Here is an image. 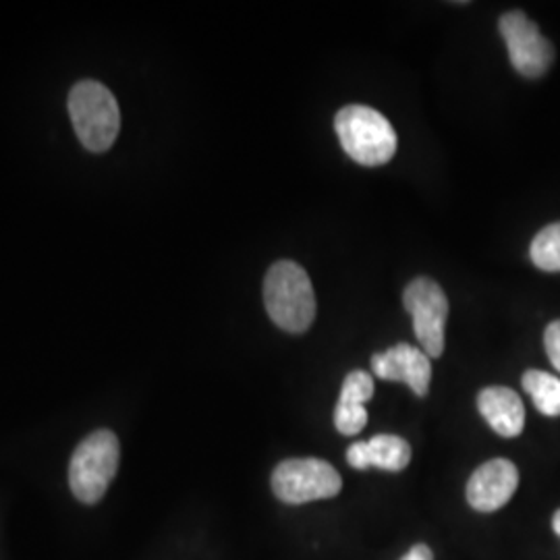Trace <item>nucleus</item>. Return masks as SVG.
Segmentation results:
<instances>
[{
	"mask_svg": "<svg viewBox=\"0 0 560 560\" xmlns=\"http://www.w3.org/2000/svg\"><path fill=\"white\" fill-rule=\"evenodd\" d=\"M69 115L78 138L90 152H106L119 136V104L98 81H80L71 90Z\"/></svg>",
	"mask_w": 560,
	"mask_h": 560,
	"instance_id": "nucleus-3",
	"label": "nucleus"
},
{
	"mask_svg": "<svg viewBox=\"0 0 560 560\" xmlns=\"http://www.w3.org/2000/svg\"><path fill=\"white\" fill-rule=\"evenodd\" d=\"M402 303L413 318V332L421 351L428 358H441L444 353V326L448 318V300L441 284L430 279H416L407 284Z\"/></svg>",
	"mask_w": 560,
	"mask_h": 560,
	"instance_id": "nucleus-6",
	"label": "nucleus"
},
{
	"mask_svg": "<svg viewBox=\"0 0 560 560\" xmlns=\"http://www.w3.org/2000/svg\"><path fill=\"white\" fill-rule=\"evenodd\" d=\"M520 486V471L509 459H492L483 463L467 481L465 497L471 509L480 513L499 511L513 499Z\"/></svg>",
	"mask_w": 560,
	"mask_h": 560,
	"instance_id": "nucleus-8",
	"label": "nucleus"
},
{
	"mask_svg": "<svg viewBox=\"0 0 560 560\" xmlns=\"http://www.w3.org/2000/svg\"><path fill=\"white\" fill-rule=\"evenodd\" d=\"M411 460V446L400 436L393 434H378L365 442H355L347 451V463L365 471L370 467H378L390 474H399Z\"/></svg>",
	"mask_w": 560,
	"mask_h": 560,
	"instance_id": "nucleus-10",
	"label": "nucleus"
},
{
	"mask_svg": "<svg viewBox=\"0 0 560 560\" xmlns=\"http://www.w3.org/2000/svg\"><path fill=\"white\" fill-rule=\"evenodd\" d=\"M372 370L382 381L405 382L418 397H425L432 381L430 358L411 345H395L372 358Z\"/></svg>",
	"mask_w": 560,
	"mask_h": 560,
	"instance_id": "nucleus-9",
	"label": "nucleus"
},
{
	"mask_svg": "<svg viewBox=\"0 0 560 560\" xmlns=\"http://www.w3.org/2000/svg\"><path fill=\"white\" fill-rule=\"evenodd\" d=\"M264 303L272 322L293 335L305 332L316 318L312 280L300 264L277 261L264 279Z\"/></svg>",
	"mask_w": 560,
	"mask_h": 560,
	"instance_id": "nucleus-1",
	"label": "nucleus"
},
{
	"mask_svg": "<svg viewBox=\"0 0 560 560\" xmlns=\"http://www.w3.org/2000/svg\"><path fill=\"white\" fill-rule=\"evenodd\" d=\"M119 439L110 430H98L78 444L69 465V486L78 501L96 504L104 499L119 469Z\"/></svg>",
	"mask_w": 560,
	"mask_h": 560,
	"instance_id": "nucleus-4",
	"label": "nucleus"
},
{
	"mask_svg": "<svg viewBox=\"0 0 560 560\" xmlns=\"http://www.w3.org/2000/svg\"><path fill=\"white\" fill-rule=\"evenodd\" d=\"M340 488L339 471L322 459L282 460L272 474V490L287 504L335 499Z\"/></svg>",
	"mask_w": 560,
	"mask_h": 560,
	"instance_id": "nucleus-5",
	"label": "nucleus"
},
{
	"mask_svg": "<svg viewBox=\"0 0 560 560\" xmlns=\"http://www.w3.org/2000/svg\"><path fill=\"white\" fill-rule=\"evenodd\" d=\"M372 397H374V378L368 372L355 370V372L347 374V378L342 382V388H340L339 402L363 407Z\"/></svg>",
	"mask_w": 560,
	"mask_h": 560,
	"instance_id": "nucleus-14",
	"label": "nucleus"
},
{
	"mask_svg": "<svg viewBox=\"0 0 560 560\" xmlns=\"http://www.w3.org/2000/svg\"><path fill=\"white\" fill-rule=\"evenodd\" d=\"M552 527H555V534L560 536V509L555 513V520H552Z\"/></svg>",
	"mask_w": 560,
	"mask_h": 560,
	"instance_id": "nucleus-18",
	"label": "nucleus"
},
{
	"mask_svg": "<svg viewBox=\"0 0 560 560\" xmlns=\"http://www.w3.org/2000/svg\"><path fill=\"white\" fill-rule=\"evenodd\" d=\"M481 418L502 439H517L525 425V407L520 395L506 386H490L478 395Z\"/></svg>",
	"mask_w": 560,
	"mask_h": 560,
	"instance_id": "nucleus-11",
	"label": "nucleus"
},
{
	"mask_svg": "<svg viewBox=\"0 0 560 560\" xmlns=\"http://www.w3.org/2000/svg\"><path fill=\"white\" fill-rule=\"evenodd\" d=\"M368 423V409L360 405H342L337 402L335 409V425L340 434L345 436H355Z\"/></svg>",
	"mask_w": 560,
	"mask_h": 560,
	"instance_id": "nucleus-15",
	"label": "nucleus"
},
{
	"mask_svg": "<svg viewBox=\"0 0 560 560\" xmlns=\"http://www.w3.org/2000/svg\"><path fill=\"white\" fill-rule=\"evenodd\" d=\"M544 345H546V353L552 361V365L560 372V320L548 324V328L544 332Z\"/></svg>",
	"mask_w": 560,
	"mask_h": 560,
	"instance_id": "nucleus-16",
	"label": "nucleus"
},
{
	"mask_svg": "<svg viewBox=\"0 0 560 560\" xmlns=\"http://www.w3.org/2000/svg\"><path fill=\"white\" fill-rule=\"evenodd\" d=\"M335 129L347 156L363 166L386 164L397 152V133L390 120L370 106L351 104L340 108Z\"/></svg>",
	"mask_w": 560,
	"mask_h": 560,
	"instance_id": "nucleus-2",
	"label": "nucleus"
},
{
	"mask_svg": "<svg viewBox=\"0 0 560 560\" xmlns=\"http://www.w3.org/2000/svg\"><path fill=\"white\" fill-rule=\"evenodd\" d=\"M532 261L544 272H560V222L548 224L532 241Z\"/></svg>",
	"mask_w": 560,
	"mask_h": 560,
	"instance_id": "nucleus-13",
	"label": "nucleus"
},
{
	"mask_svg": "<svg viewBox=\"0 0 560 560\" xmlns=\"http://www.w3.org/2000/svg\"><path fill=\"white\" fill-rule=\"evenodd\" d=\"M521 382L523 390L532 397L540 413L548 418L560 416V381L557 376L540 370H527Z\"/></svg>",
	"mask_w": 560,
	"mask_h": 560,
	"instance_id": "nucleus-12",
	"label": "nucleus"
},
{
	"mask_svg": "<svg viewBox=\"0 0 560 560\" xmlns=\"http://www.w3.org/2000/svg\"><path fill=\"white\" fill-rule=\"evenodd\" d=\"M400 560H434V552L425 544H416Z\"/></svg>",
	"mask_w": 560,
	"mask_h": 560,
	"instance_id": "nucleus-17",
	"label": "nucleus"
},
{
	"mask_svg": "<svg viewBox=\"0 0 560 560\" xmlns=\"http://www.w3.org/2000/svg\"><path fill=\"white\" fill-rule=\"evenodd\" d=\"M502 38L506 42V50L513 67L523 78L536 80L541 78L550 65L555 62V48L546 40L538 30V25L527 20L521 11H509L501 18Z\"/></svg>",
	"mask_w": 560,
	"mask_h": 560,
	"instance_id": "nucleus-7",
	"label": "nucleus"
}]
</instances>
